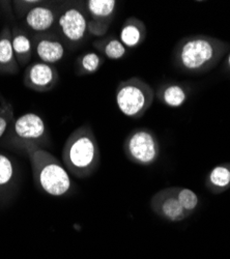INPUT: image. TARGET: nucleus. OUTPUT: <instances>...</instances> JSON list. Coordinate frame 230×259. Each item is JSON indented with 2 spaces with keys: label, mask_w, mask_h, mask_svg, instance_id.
<instances>
[{
  "label": "nucleus",
  "mask_w": 230,
  "mask_h": 259,
  "mask_svg": "<svg viewBox=\"0 0 230 259\" xmlns=\"http://www.w3.org/2000/svg\"><path fill=\"white\" fill-rule=\"evenodd\" d=\"M229 50V44L219 38L194 34L181 38L173 50L174 67L187 74L212 71Z\"/></svg>",
  "instance_id": "f257e3e1"
},
{
  "label": "nucleus",
  "mask_w": 230,
  "mask_h": 259,
  "mask_svg": "<svg viewBox=\"0 0 230 259\" xmlns=\"http://www.w3.org/2000/svg\"><path fill=\"white\" fill-rule=\"evenodd\" d=\"M62 162L77 179L89 178L98 170L101 152L91 125L82 124L70 134L62 147Z\"/></svg>",
  "instance_id": "f03ea898"
},
{
  "label": "nucleus",
  "mask_w": 230,
  "mask_h": 259,
  "mask_svg": "<svg viewBox=\"0 0 230 259\" xmlns=\"http://www.w3.org/2000/svg\"><path fill=\"white\" fill-rule=\"evenodd\" d=\"M23 153L30 161L33 181L40 192L52 197H66L74 191L69 171L48 150L29 147Z\"/></svg>",
  "instance_id": "7ed1b4c3"
},
{
  "label": "nucleus",
  "mask_w": 230,
  "mask_h": 259,
  "mask_svg": "<svg viewBox=\"0 0 230 259\" xmlns=\"http://www.w3.org/2000/svg\"><path fill=\"white\" fill-rule=\"evenodd\" d=\"M49 144L48 127L43 117L33 112H27L15 118L0 141L2 146L22 153L29 147L44 148Z\"/></svg>",
  "instance_id": "20e7f679"
},
{
  "label": "nucleus",
  "mask_w": 230,
  "mask_h": 259,
  "mask_svg": "<svg viewBox=\"0 0 230 259\" xmlns=\"http://www.w3.org/2000/svg\"><path fill=\"white\" fill-rule=\"evenodd\" d=\"M155 91L139 77H131L118 83L115 101L119 111L131 119L141 118L155 101Z\"/></svg>",
  "instance_id": "39448f33"
},
{
  "label": "nucleus",
  "mask_w": 230,
  "mask_h": 259,
  "mask_svg": "<svg viewBox=\"0 0 230 259\" xmlns=\"http://www.w3.org/2000/svg\"><path fill=\"white\" fill-rule=\"evenodd\" d=\"M57 26L61 38L69 46H80L88 35V17L85 7L81 4L61 6Z\"/></svg>",
  "instance_id": "423d86ee"
},
{
  "label": "nucleus",
  "mask_w": 230,
  "mask_h": 259,
  "mask_svg": "<svg viewBox=\"0 0 230 259\" xmlns=\"http://www.w3.org/2000/svg\"><path fill=\"white\" fill-rule=\"evenodd\" d=\"M123 153L132 163L150 166L160 156V143L157 136L146 127L132 131L123 142Z\"/></svg>",
  "instance_id": "0eeeda50"
},
{
  "label": "nucleus",
  "mask_w": 230,
  "mask_h": 259,
  "mask_svg": "<svg viewBox=\"0 0 230 259\" xmlns=\"http://www.w3.org/2000/svg\"><path fill=\"white\" fill-rule=\"evenodd\" d=\"M59 81L57 69L41 61L30 62L25 69L23 84L26 89L35 93H49L53 91Z\"/></svg>",
  "instance_id": "6e6552de"
},
{
  "label": "nucleus",
  "mask_w": 230,
  "mask_h": 259,
  "mask_svg": "<svg viewBox=\"0 0 230 259\" xmlns=\"http://www.w3.org/2000/svg\"><path fill=\"white\" fill-rule=\"evenodd\" d=\"M151 207L162 219L179 222L188 217L177 199V188H167L157 192L151 199Z\"/></svg>",
  "instance_id": "1a4fd4ad"
},
{
  "label": "nucleus",
  "mask_w": 230,
  "mask_h": 259,
  "mask_svg": "<svg viewBox=\"0 0 230 259\" xmlns=\"http://www.w3.org/2000/svg\"><path fill=\"white\" fill-rule=\"evenodd\" d=\"M33 50L41 62L54 66L66 55L65 44L54 33H37L33 38Z\"/></svg>",
  "instance_id": "9d476101"
},
{
  "label": "nucleus",
  "mask_w": 230,
  "mask_h": 259,
  "mask_svg": "<svg viewBox=\"0 0 230 259\" xmlns=\"http://www.w3.org/2000/svg\"><path fill=\"white\" fill-rule=\"evenodd\" d=\"M60 8L41 2L25 15L27 27L36 33L48 32L57 22Z\"/></svg>",
  "instance_id": "9b49d317"
},
{
  "label": "nucleus",
  "mask_w": 230,
  "mask_h": 259,
  "mask_svg": "<svg viewBox=\"0 0 230 259\" xmlns=\"http://www.w3.org/2000/svg\"><path fill=\"white\" fill-rule=\"evenodd\" d=\"M19 182L17 164L10 156L0 153V202L8 201L16 192Z\"/></svg>",
  "instance_id": "f8f14e48"
},
{
  "label": "nucleus",
  "mask_w": 230,
  "mask_h": 259,
  "mask_svg": "<svg viewBox=\"0 0 230 259\" xmlns=\"http://www.w3.org/2000/svg\"><path fill=\"white\" fill-rule=\"evenodd\" d=\"M19 70L20 66L12 42V27L10 24H5L0 31V74L16 75Z\"/></svg>",
  "instance_id": "ddd939ff"
},
{
  "label": "nucleus",
  "mask_w": 230,
  "mask_h": 259,
  "mask_svg": "<svg viewBox=\"0 0 230 259\" xmlns=\"http://www.w3.org/2000/svg\"><path fill=\"white\" fill-rule=\"evenodd\" d=\"M148 35V30L142 20L129 17L122 24L118 38L127 49H135L143 44Z\"/></svg>",
  "instance_id": "4468645a"
},
{
  "label": "nucleus",
  "mask_w": 230,
  "mask_h": 259,
  "mask_svg": "<svg viewBox=\"0 0 230 259\" xmlns=\"http://www.w3.org/2000/svg\"><path fill=\"white\" fill-rule=\"evenodd\" d=\"M12 42L20 68L27 67L34 53L32 38L23 28L14 25L12 27Z\"/></svg>",
  "instance_id": "2eb2a0df"
},
{
  "label": "nucleus",
  "mask_w": 230,
  "mask_h": 259,
  "mask_svg": "<svg viewBox=\"0 0 230 259\" xmlns=\"http://www.w3.org/2000/svg\"><path fill=\"white\" fill-rule=\"evenodd\" d=\"M116 8L115 0H88L85 3L88 20L108 26L112 23Z\"/></svg>",
  "instance_id": "dca6fc26"
},
{
  "label": "nucleus",
  "mask_w": 230,
  "mask_h": 259,
  "mask_svg": "<svg viewBox=\"0 0 230 259\" xmlns=\"http://www.w3.org/2000/svg\"><path fill=\"white\" fill-rule=\"evenodd\" d=\"M189 89L186 85L175 82L163 84L157 92L159 101L167 107L180 108L189 99Z\"/></svg>",
  "instance_id": "f3484780"
},
{
  "label": "nucleus",
  "mask_w": 230,
  "mask_h": 259,
  "mask_svg": "<svg viewBox=\"0 0 230 259\" xmlns=\"http://www.w3.org/2000/svg\"><path fill=\"white\" fill-rule=\"evenodd\" d=\"M93 46L99 54L110 60H119L128 53V49L123 46L119 38L114 35H107L98 38L94 41Z\"/></svg>",
  "instance_id": "a211bd4d"
},
{
  "label": "nucleus",
  "mask_w": 230,
  "mask_h": 259,
  "mask_svg": "<svg viewBox=\"0 0 230 259\" xmlns=\"http://www.w3.org/2000/svg\"><path fill=\"white\" fill-rule=\"evenodd\" d=\"M206 187L214 194L230 189V163L215 166L206 177Z\"/></svg>",
  "instance_id": "6ab92c4d"
},
{
  "label": "nucleus",
  "mask_w": 230,
  "mask_h": 259,
  "mask_svg": "<svg viewBox=\"0 0 230 259\" xmlns=\"http://www.w3.org/2000/svg\"><path fill=\"white\" fill-rule=\"evenodd\" d=\"M105 62L101 54L94 51H87L79 55L76 59V74L78 76H86L97 73Z\"/></svg>",
  "instance_id": "aec40b11"
},
{
  "label": "nucleus",
  "mask_w": 230,
  "mask_h": 259,
  "mask_svg": "<svg viewBox=\"0 0 230 259\" xmlns=\"http://www.w3.org/2000/svg\"><path fill=\"white\" fill-rule=\"evenodd\" d=\"M177 199L188 215H190L199 204L197 194L188 188H177Z\"/></svg>",
  "instance_id": "412c9836"
},
{
  "label": "nucleus",
  "mask_w": 230,
  "mask_h": 259,
  "mask_svg": "<svg viewBox=\"0 0 230 259\" xmlns=\"http://www.w3.org/2000/svg\"><path fill=\"white\" fill-rule=\"evenodd\" d=\"M0 100H2V105H0V139H3L15 119V114L13 105L6 101L2 96H0Z\"/></svg>",
  "instance_id": "4be33fe9"
},
{
  "label": "nucleus",
  "mask_w": 230,
  "mask_h": 259,
  "mask_svg": "<svg viewBox=\"0 0 230 259\" xmlns=\"http://www.w3.org/2000/svg\"><path fill=\"white\" fill-rule=\"evenodd\" d=\"M40 3L41 2H39V0H25V2H20V0H17V2H13V6L15 9V13L19 17H23L32 8L39 5Z\"/></svg>",
  "instance_id": "5701e85b"
},
{
  "label": "nucleus",
  "mask_w": 230,
  "mask_h": 259,
  "mask_svg": "<svg viewBox=\"0 0 230 259\" xmlns=\"http://www.w3.org/2000/svg\"><path fill=\"white\" fill-rule=\"evenodd\" d=\"M225 67H226L227 71H228V72H230V52H229V54H228V56H227V58H226V61H225Z\"/></svg>",
  "instance_id": "b1692460"
}]
</instances>
